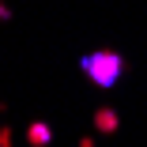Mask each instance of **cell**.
<instances>
[{
    "mask_svg": "<svg viewBox=\"0 0 147 147\" xmlns=\"http://www.w3.org/2000/svg\"><path fill=\"white\" fill-rule=\"evenodd\" d=\"M79 68H83V76L91 79L94 87L109 91V87H117L121 76H125V57L113 53V49H98V53H87L79 61Z\"/></svg>",
    "mask_w": 147,
    "mask_h": 147,
    "instance_id": "obj_1",
    "label": "cell"
},
{
    "mask_svg": "<svg viewBox=\"0 0 147 147\" xmlns=\"http://www.w3.org/2000/svg\"><path fill=\"white\" fill-rule=\"evenodd\" d=\"M94 128H98L102 136H113L117 128H121V117H117L113 106H98V109H94Z\"/></svg>",
    "mask_w": 147,
    "mask_h": 147,
    "instance_id": "obj_2",
    "label": "cell"
},
{
    "mask_svg": "<svg viewBox=\"0 0 147 147\" xmlns=\"http://www.w3.org/2000/svg\"><path fill=\"white\" fill-rule=\"evenodd\" d=\"M53 140V128L45 125V121H34V125H26V143L30 147H45Z\"/></svg>",
    "mask_w": 147,
    "mask_h": 147,
    "instance_id": "obj_3",
    "label": "cell"
},
{
    "mask_svg": "<svg viewBox=\"0 0 147 147\" xmlns=\"http://www.w3.org/2000/svg\"><path fill=\"white\" fill-rule=\"evenodd\" d=\"M0 147H11V128H0Z\"/></svg>",
    "mask_w": 147,
    "mask_h": 147,
    "instance_id": "obj_4",
    "label": "cell"
},
{
    "mask_svg": "<svg viewBox=\"0 0 147 147\" xmlns=\"http://www.w3.org/2000/svg\"><path fill=\"white\" fill-rule=\"evenodd\" d=\"M8 19H11V8L4 4V0H0V23H8Z\"/></svg>",
    "mask_w": 147,
    "mask_h": 147,
    "instance_id": "obj_5",
    "label": "cell"
},
{
    "mask_svg": "<svg viewBox=\"0 0 147 147\" xmlns=\"http://www.w3.org/2000/svg\"><path fill=\"white\" fill-rule=\"evenodd\" d=\"M79 147H94V140H91V136H83V140H79Z\"/></svg>",
    "mask_w": 147,
    "mask_h": 147,
    "instance_id": "obj_6",
    "label": "cell"
}]
</instances>
